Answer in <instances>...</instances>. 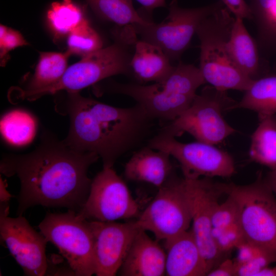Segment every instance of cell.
Segmentation results:
<instances>
[{
    "instance_id": "4dcf8cb0",
    "label": "cell",
    "mask_w": 276,
    "mask_h": 276,
    "mask_svg": "<svg viewBox=\"0 0 276 276\" xmlns=\"http://www.w3.org/2000/svg\"><path fill=\"white\" fill-rule=\"evenodd\" d=\"M30 45L18 31L6 26H0V59L1 65L6 64L8 53L20 47Z\"/></svg>"
},
{
    "instance_id": "ffe728a7",
    "label": "cell",
    "mask_w": 276,
    "mask_h": 276,
    "mask_svg": "<svg viewBox=\"0 0 276 276\" xmlns=\"http://www.w3.org/2000/svg\"><path fill=\"white\" fill-rule=\"evenodd\" d=\"M243 19L235 17L227 48L237 68L251 80L259 78L261 70L259 46L243 24Z\"/></svg>"
},
{
    "instance_id": "9c48e42d",
    "label": "cell",
    "mask_w": 276,
    "mask_h": 276,
    "mask_svg": "<svg viewBox=\"0 0 276 276\" xmlns=\"http://www.w3.org/2000/svg\"><path fill=\"white\" fill-rule=\"evenodd\" d=\"M222 4L220 1L205 6L185 8L177 0H172L168 14L161 22L131 26L140 40L159 47L171 61H174L189 47L200 22Z\"/></svg>"
},
{
    "instance_id": "e575fe53",
    "label": "cell",
    "mask_w": 276,
    "mask_h": 276,
    "mask_svg": "<svg viewBox=\"0 0 276 276\" xmlns=\"http://www.w3.org/2000/svg\"><path fill=\"white\" fill-rule=\"evenodd\" d=\"M142 6L143 11L147 14H151L155 9L166 6V0H135Z\"/></svg>"
},
{
    "instance_id": "7402d4cb",
    "label": "cell",
    "mask_w": 276,
    "mask_h": 276,
    "mask_svg": "<svg viewBox=\"0 0 276 276\" xmlns=\"http://www.w3.org/2000/svg\"><path fill=\"white\" fill-rule=\"evenodd\" d=\"M258 126L251 136L250 159L276 171V118L260 117Z\"/></svg>"
},
{
    "instance_id": "2e32d148",
    "label": "cell",
    "mask_w": 276,
    "mask_h": 276,
    "mask_svg": "<svg viewBox=\"0 0 276 276\" xmlns=\"http://www.w3.org/2000/svg\"><path fill=\"white\" fill-rule=\"evenodd\" d=\"M168 276H203L209 269L192 229L164 241Z\"/></svg>"
},
{
    "instance_id": "4fadbf2b",
    "label": "cell",
    "mask_w": 276,
    "mask_h": 276,
    "mask_svg": "<svg viewBox=\"0 0 276 276\" xmlns=\"http://www.w3.org/2000/svg\"><path fill=\"white\" fill-rule=\"evenodd\" d=\"M0 214V236L25 275L42 276L48 268L45 255L48 242L21 215L12 218Z\"/></svg>"
},
{
    "instance_id": "8fae6325",
    "label": "cell",
    "mask_w": 276,
    "mask_h": 276,
    "mask_svg": "<svg viewBox=\"0 0 276 276\" xmlns=\"http://www.w3.org/2000/svg\"><path fill=\"white\" fill-rule=\"evenodd\" d=\"M140 206L112 167L103 168L91 181L88 196L77 215L102 222L137 218Z\"/></svg>"
},
{
    "instance_id": "d6986e66",
    "label": "cell",
    "mask_w": 276,
    "mask_h": 276,
    "mask_svg": "<svg viewBox=\"0 0 276 276\" xmlns=\"http://www.w3.org/2000/svg\"><path fill=\"white\" fill-rule=\"evenodd\" d=\"M130 76L139 84L159 82L165 79L174 66L159 47L138 39L130 63Z\"/></svg>"
},
{
    "instance_id": "1f68e13d",
    "label": "cell",
    "mask_w": 276,
    "mask_h": 276,
    "mask_svg": "<svg viewBox=\"0 0 276 276\" xmlns=\"http://www.w3.org/2000/svg\"><path fill=\"white\" fill-rule=\"evenodd\" d=\"M237 254L233 259L236 265H238L265 255H276L246 240L241 243L236 249Z\"/></svg>"
},
{
    "instance_id": "7c38bea8",
    "label": "cell",
    "mask_w": 276,
    "mask_h": 276,
    "mask_svg": "<svg viewBox=\"0 0 276 276\" xmlns=\"http://www.w3.org/2000/svg\"><path fill=\"white\" fill-rule=\"evenodd\" d=\"M186 179L191 205V229L209 272L225 259L212 235V213L219 198L225 195V183L208 177Z\"/></svg>"
},
{
    "instance_id": "44dd1931",
    "label": "cell",
    "mask_w": 276,
    "mask_h": 276,
    "mask_svg": "<svg viewBox=\"0 0 276 276\" xmlns=\"http://www.w3.org/2000/svg\"><path fill=\"white\" fill-rule=\"evenodd\" d=\"M243 108L254 111L259 117L276 114V75L254 80L241 100L228 109Z\"/></svg>"
},
{
    "instance_id": "f1b7e54d",
    "label": "cell",
    "mask_w": 276,
    "mask_h": 276,
    "mask_svg": "<svg viewBox=\"0 0 276 276\" xmlns=\"http://www.w3.org/2000/svg\"><path fill=\"white\" fill-rule=\"evenodd\" d=\"M212 235L218 250L224 256L246 240L239 222L212 227Z\"/></svg>"
},
{
    "instance_id": "3957f363",
    "label": "cell",
    "mask_w": 276,
    "mask_h": 276,
    "mask_svg": "<svg viewBox=\"0 0 276 276\" xmlns=\"http://www.w3.org/2000/svg\"><path fill=\"white\" fill-rule=\"evenodd\" d=\"M114 42L68 66L56 83L38 90H19L18 99L35 100L61 91L79 92L109 77L130 76V63L137 36L132 26L119 27L113 32Z\"/></svg>"
},
{
    "instance_id": "8992f818",
    "label": "cell",
    "mask_w": 276,
    "mask_h": 276,
    "mask_svg": "<svg viewBox=\"0 0 276 276\" xmlns=\"http://www.w3.org/2000/svg\"><path fill=\"white\" fill-rule=\"evenodd\" d=\"M224 191L238 205L245 240L276 255V196L261 174L248 185L225 183Z\"/></svg>"
},
{
    "instance_id": "d4e9b609",
    "label": "cell",
    "mask_w": 276,
    "mask_h": 276,
    "mask_svg": "<svg viewBox=\"0 0 276 276\" xmlns=\"http://www.w3.org/2000/svg\"><path fill=\"white\" fill-rule=\"evenodd\" d=\"M38 60L34 73L25 89L31 91L48 87L57 82L67 67V52H39Z\"/></svg>"
},
{
    "instance_id": "6da1fadb",
    "label": "cell",
    "mask_w": 276,
    "mask_h": 276,
    "mask_svg": "<svg viewBox=\"0 0 276 276\" xmlns=\"http://www.w3.org/2000/svg\"><path fill=\"white\" fill-rule=\"evenodd\" d=\"M99 158L94 153L74 149L47 131L32 152L4 156L1 173L16 175L20 182L17 215L36 205L78 212L90 190L88 169Z\"/></svg>"
},
{
    "instance_id": "74e56055",
    "label": "cell",
    "mask_w": 276,
    "mask_h": 276,
    "mask_svg": "<svg viewBox=\"0 0 276 276\" xmlns=\"http://www.w3.org/2000/svg\"><path fill=\"white\" fill-rule=\"evenodd\" d=\"M257 276H276V266L269 267V266L263 269Z\"/></svg>"
},
{
    "instance_id": "30bf717a",
    "label": "cell",
    "mask_w": 276,
    "mask_h": 276,
    "mask_svg": "<svg viewBox=\"0 0 276 276\" xmlns=\"http://www.w3.org/2000/svg\"><path fill=\"white\" fill-rule=\"evenodd\" d=\"M147 145L166 151L175 158L185 178H225L236 172L232 156L213 144L198 141L181 143L174 137L158 133L149 140Z\"/></svg>"
},
{
    "instance_id": "4316f807",
    "label": "cell",
    "mask_w": 276,
    "mask_h": 276,
    "mask_svg": "<svg viewBox=\"0 0 276 276\" xmlns=\"http://www.w3.org/2000/svg\"><path fill=\"white\" fill-rule=\"evenodd\" d=\"M37 127L34 117L21 109L11 110L1 121V131L6 141L15 146L28 144L34 138Z\"/></svg>"
},
{
    "instance_id": "d6a6232c",
    "label": "cell",
    "mask_w": 276,
    "mask_h": 276,
    "mask_svg": "<svg viewBox=\"0 0 276 276\" xmlns=\"http://www.w3.org/2000/svg\"><path fill=\"white\" fill-rule=\"evenodd\" d=\"M235 17L251 20V12L245 0H220Z\"/></svg>"
},
{
    "instance_id": "7a4b0ae2",
    "label": "cell",
    "mask_w": 276,
    "mask_h": 276,
    "mask_svg": "<svg viewBox=\"0 0 276 276\" xmlns=\"http://www.w3.org/2000/svg\"><path fill=\"white\" fill-rule=\"evenodd\" d=\"M66 93L55 106L58 112L70 119L64 141L75 150L97 154L103 168L112 167L120 156L141 144L150 132L154 120L137 104L118 107L83 97L79 92Z\"/></svg>"
},
{
    "instance_id": "cb8c5ba5",
    "label": "cell",
    "mask_w": 276,
    "mask_h": 276,
    "mask_svg": "<svg viewBox=\"0 0 276 276\" xmlns=\"http://www.w3.org/2000/svg\"><path fill=\"white\" fill-rule=\"evenodd\" d=\"M99 17L118 27L146 25L151 21L134 7L132 0H83Z\"/></svg>"
},
{
    "instance_id": "ac0fdd59",
    "label": "cell",
    "mask_w": 276,
    "mask_h": 276,
    "mask_svg": "<svg viewBox=\"0 0 276 276\" xmlns=\"http://www.w3.org/2000/svg\"><path fill=\"white\" fill-rule=\"evenodd\" d=\"M171 156L166 151L146 145L135 151L126 163L125 177L129 180L150 183L158 189L174 174Z\"/></svg>"
},
{
    "instance_id": "836d02e7",
    "label": "cell",
    "mask_w": 276,
    "mask_h": 276,
    "mask_svg": "<svg viewBox=\"0 0 276 276\" xmlns=\"http://www.w3.org/2000/svg\"><path fill=\"white\" fill-rule=\"evenodd\" d=\"M236 266L233 259L225 258L211 270L208 276H235Z\"/></svg>"
},
{
    "instance_id": "83f0119b",
    "label": "cell",
    "mask_w": 276,
    "mask_h": 276,
    "mask_svg": "<svg viewBox=\"0 0 276 276\" xmlns=\"http://www.w3.org/2000/svg\"><path fill=\"white\" fill-rule=\"evenodd\" d=\"M66 43V52L70 55H77L81 58L103 48L101 36L91 27L87 19L67 35Z\"/></svg>"
},
{
    "instance_id": "484cf974",
    "label": "cell",
    "mask_w": 276,
    "mask_h": 276,
    "mask_svg": "<svg viewBox=\"0 0 276 276\" xmlns=\"http://www.w3.org/2000/svg\"><path fill=\"white\" fill-rule=\"evenodd\" d=\"M87 19L84 7L73 0L54 2L47 12L48 26L56 38L67 36Z\"/></svg>"
},
{
    "instance_id": "e0dca14e",
    "label": "cell",
    "mask_w": 276,
    "mask_h": 276,
    "mask_svg": "<svg viewBox=\"0 0 276 276\" xmlns=\"http://www.w3.org/2000/svg\"><path fill=\"white\" fill-rule=\"evenodd\" d=\"M166 253L157 240L140 230L119 273L123 276H162L166 272Z\"/></svg>"
},
{
    "instance_id": "8d00e7d4",
    "label": "cell",
    "mask_w": 276,
    "mask_h": 276,
    "mask_svg": "<svg viewBox=\"0 0 276 276\" xmlns=\"http://www.w3.org/2000/svg\"><path fill=\"white\" fill-rule=\"evenodd\" d=\"M264 179L276 196V171H270Z\"/></svg>"
},
{
    "instance_id": "5bb4252c",
    "label": "cell",
    "mask_w": 276,
    "mask_h": 276,
    "mask_svg": "<svg viewBox=\"0 0 276 276\" xmlns=\"http://www.w3.org/2000/svg\"><path fill=\"white\" fill-rule=\"evenodd\" d=\"M89 223L94 240L95 274L116 275L141 229L135 220L124 223L91 220Z\"/></svg>"
},
{
    "instance_id": "603a6c76",
    "label": "cell",
    "mask_w": 276,
    "mask_h": 276,
    "mask_svg": "<svg viewBox=\"0 0 276 276\" xmlns=\"http://www.w3.org/2000/svg\"><path fill=\"white\" fill-rule=\"evenodd\" d=\"M257 42L265 53L276 54V0H249Z\"/></svg>"
},
{
    "instance_id": "d590c367",
    "label": "cell",
    "mask_w": 276,
    "mask_h": 276,
    "mask_svg": "<svg viewBox=\"0 0 276 276\" xmlns=\"http://www.w3.org/2000/svg\"><path fill=\"white\" fill-rule=\"evenodd\" d=\"M7 183L1 176L0 179V202L8 203L12 197L7 190Z\"/></svg>"
},
{
    "instance_id": "52a82bcc",
    "label": "cell",
    "mask_w": 276,
    "mask_h": 276,
    "mask_svg": "<svg viewBox=\"0 0 276 276\" xmlns=\"http://www.w3.org/2000/svg\"><path fill=\"white\" fill-rule=\"evenodd\" d=\"M38 227L47 241L57 247L74 275L95 274L94 240L87 220L72 210L48 213Z\"/></svg>"
},
{
    "instance_id": "f546056e",
    "label": "cell",
    "mask_w": 276,
    "mask_h": 276,
    "mask_svg": "<svg viewBox=\"0 0 276 276\" xmlns=\"http://www.w3.org/2000/svg\"><path fill=\"white\" fill-rule=\"evenodd\" d=\"M226 199L218 203L215 207L212 216V227H221L239 222V212L235 199L227 195Z\"/></svg>"
},
{
    "instance_id": "5b68a950",
    "label": "cell",
    "mask_w": 276,
    "mask_h": 276,
    "mask_svg": "<svg viewBox=\"0 0 276 276\" xmlns=\"http://www.w3.org/2000/svg\"><path fill=\"white\" fill-rule=\"evenodd\" d=\"M235 102L211 85L196 95L189 107L175 120L167 122L158 133L176 137L184 133L196 141L216 145L236 132L224 119L223 112Z\"/></svg>"
},
{
    "instance_id": "ba28073f",
    "label": "cell",
    "mask_w": 276,
    "mask_h": 276,
    "mask_svg": "<svg viewBox=\"0 0 276 276\" xmlns=\"http://www.w3.org/2000/svg\"><path fill=\"white\" fill-rule=\"evenodd\" d=\"M155 197L135 222L141 230L151 232L158 241L189 230L192 210L187 181L173 175L158 189Z\"/></svg>"
},
{
    "instance_id": "9a60e30c",
    "label": "cell",
    "mask_w": 276,
    "mask_h": 276,
    "mask_svg": "<svg viewBox=\"0 0 276 276\" xmlns=\"http://www.w3.org/2000/svg\"><path fill=\"white\" fill-rule=\"evenodd\" d=\"M111 92L132 98L152 120L171 122L185 112L195 97L177 94L160 82L150 85L112 83Z\"/></svg>"
},
{
    "instance_id": "277c9868",
    "label": "cell",
    "mask_w": 276,
    "mask_h": 276,
    "mask_svg": "<svg viewBox=\"0 0 276 276\" xmlns=\"http://www.w3.org/2000/svg\"><path fill=\"white\" fill-rule=\"evenodd\" d=\"M235 17L223 4L199 25V69L206 83L221 91H245L253 80L243 74L232 60L227 48Z\"/></svg>"
}]
</instances>
